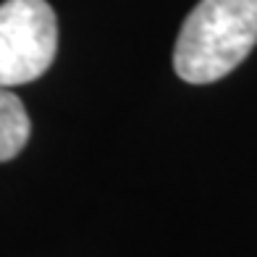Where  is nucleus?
<instances>
[{
    "instance_id": "f03ea898",
    "label": "nucleus",
    "mask_w": 257,
    "mask_h": 257,
    "mask_svg": "<svg viewBox=\"0 0 257 257\" xmlns=\"http://www.w3.org/2000/svg\"><path fill=\"white\" fill-rule=\"evenodd\" d=\"M55 48L58 24L48 0H6L0 6V87L40 79Z\"/></svg>"
},
{
    "instance_id": "f257e3e1",
    "label": "nucleus",
    "mask_w": 257,
    "mask_h": 257,
    "mask_svg": "<svg viewBox=\"0 0 257 257\" xmlns=\"http://www.w3.org/2000/svg\"><path fill=\"white\" fill-rule=\"evenodd\" d=\"M257 45V0H200L173 48V71L186 84L228 76Z\"/></svg>"
},
{
    "instance_id": "7ed1b4c3",
    "label": "nucleus",
    "mask_w": 257,
    "mask_h": 257,
    "mask_svg": "<svg viewBox=\"0 0 257 257\" xmlns=\"http://www.w3.org/2000/svg\"><path fill=\"white\" fill-rule=\"evenodd\" d=\"M27 108L8 87H0V163L16 158L29 142Z\"/></svg>"
}]
</instances>
